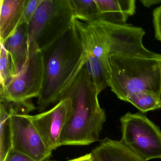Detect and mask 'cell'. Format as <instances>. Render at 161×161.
<instances>
[{
	"label": "cell",
	"mask_w": 161,
	"mask_h": 161,
	"mask_svg": "<svg viewBox=\"0 0 161 161\" xmlns=\"http://www.w3.org/2000/svg\"><path fill=\"white\" fill-rule=\"evenodd\" d=\"M51 161V160H47V161Z\"/></svg>",
	"instance_id": "cell-23"
},
{
	"label": "cell",
	"mask_w": 161,
	"mask_h": 161,
	"mask_svg": "<svg viewBox=\"0 0 161 161\" xmlns=\"http://www.w3.org/2000/svg\"><path fill=\"white\" fill-rule=\"evenodd\" d=\"M102 21L116 25H124L135 14V0H95Z\"/></svg>",
	"instance_id": "cell-9"
},
{
	"label": "cell",
	"mask_w": 161,
	"mask_h": 161,
	"mask_svg": "<svg viewBox=\"0 0 161 161\" xmlns=\"http://www.w3.org/2000/svg\"><path fill=\"white\" fill-rule=\"evenodd\" d=\"M0 53V84L3 87L14 76L11 56L3 45L1 44Z\"/></svg>",
	"instance_id": "cell-16"
},
{
	"label": "cell",
	"mask_w": 161,
	"mask_h": 161,
	"mask_svg": "<svg viewBox=\"0 0 161 161\" xmlns=\"http://www.w3.org/2000/svg\"><path fill=\"white\" fill-rule=\"evenodd\" d=\"M130 103L143 113L161 109L158 94L149 90H144L134 93L127 98Z\"/></svg>",
	"instance_id": "cell-15"
},
{
	"label": "cell",
	"mask_w": 161,
	"mask_h": 161,
	"mask_svg": "<svg viewBox=\"0 0 161 161\" xmlns=\"http://www.w3.org/2000/svg\"><path fill=\"white\" fill-rule=\"evenodd\" d=\"M13 146L11 116L7 106L0 104V161H3Z\"/></svg>",
	"instance_id": "cell-13"
},
{
	"label": "cell",
	"mask_w": 161,
	"mask_h": 161,
	"mask_svg": "<svg viewBox=\"0 0 161 161\" xmlns=\"http://www.w3.org/2000/svg\"><path fill=\"white\" fill-rule=\"evenodd\" d=\"M29 0L0 1V42L3 44L19 26Z\"/></svg>",
	"instance_id": "cell-10"
},
{
	"label": "cell",
	"mask_w": 161,
	"mask_h": 161,
	"mask_svg": "<svg viewBox=\"0 0 161 161\" xmlns=\"http://www.w3.org/2000/svg\"><path fill=\"white\" fill-rule=\"evenodd\" d=\"M3 161H35L24 153L12 148Z\"/></svg>",
	"instance_id": "cell-19"
},
{
	"label": "cell",
	"mask_w": 161,
	"mask_h": 161,
	"mask_svg": "<svg viewBox=\"0 0 161 161\" xmlns=\"http://www.w3.org/2000/svg\"><path fill=\"white\" fill-rule=\"evenodd\" d=\"M71 110V101L65 97L48 111L35 115L28 114L46 147L52 152L60 147L61 135Z\"/></svg>",
	"instance_id": "cell-8"
},
{
	"label": "cell",
	"mask_w": 161,
	"mask_h": 161,
	"mask_svg": "<svg viewBox=\"0 0 161 161\" xmlns=\"http://www.w3.org/2000/svg\"><path fill=\"white\" fill-rule=\"evenodd\" d=\"M73 19L69 0H44L28 24L31 51H47L72 27Z\"/></svg>",
	"instance_id": "cell-4"
},
{
	"label": "cell",
	"mask_w": 161,
	"mask_h": 161,
	"mask_svg": "<svg viewBox=\"0 0 161 161\" xmlns=\"http://www.w3.org/2000/svg\"><path fill=\"white\" fill-rule=\"evenodd\" d=\"M140 2L147 8H150L156 4H160L161 5V0H140Z\"/></svg>",
	"instance_id": "cell-20"
},
{
	"label": "cell",
	"mask_w": 161,
	"mask_h": 161,
	"mask_svg": "<svg viewBox=\"0 0 161 161\" xmlns=\"http://www.w3.org/2000/svg\"><path fill=\"white\" fill-rule=\"evenodd\" d=\"M98 95L85 65L60 99H70L71 110L59 147L86 146L99 140L106 114L100 105Z\"/></svg>",
	"instance_id": "cell-2"
},
{
	"label": "cell",
	"mask_w": 161,
	"mask_h": 161,
	"mask_svg": "<svg viewBox=\"0 0 161 161\" xmlns=\"http://www.w3.org/2000/svg\"><path fill=\"white\" fill-rule=\"evenodd\" d=\"M44 79V54L41 51L33 52L19 72L1 87V102L24 103L38 98Z\"/></svg>",
	"instance_id": "cell-7"
},
{
	"label": "cell",
	"mask_w": 161,
	"mask_h": 161,
	"mask_svg": "<svg viewBox=\"0 0 161 161\" xmlns=\"http://www.w3.org/2000/svg\"><path fill=\"white\" fill-rule=\"evenodd\" d=\"M2 45H3L11 56L15 76L19 72L33 52H31L28 44V24L19 25Z\"/></svg>",
	"instance_id": "cell-11"
},
{
	"label": "cell",
	"mask_w": 161,
	"mask_h": 161,
	"mask_svg": "<svg viewBox=\"0 0 161 161\" xmlns=\"http://www.w3.org/2000/svg\"><path fill=\"white\" fill-rule=\"evenodd\" d=\"M73 18L84 22L100 19V14L95 0H69Z\"/></svg>",
	"instance_id": "cell-14"
},
{
	"label": "cell",
	"mask_w": 161,
	"mask_h": 161,
	"mask_svg": "<svg viewBox=\"0 0 161 161\" xmlns=\"http://www.w3.org/2000/svg\"><path fill=\"white\" fill-rule=\"evenodd\" d=\"M68 161H93V160L92 154L90 153H87V154L83 155L80 157L71 159V160H69Z\"/></svg>",
	"instance_id": "cell-21"
},
{
	"label": "cell",
	"mask_w": 161,
	"mask_h": 161,
	"mask_svg": "<svg viewBox=\"0 0 161 161\" xmlns=\"http://www.w3.org/2000/svg\"><path fill=\"white\" fill-rule=\"evenodd\" d=\"M43 53L44 82L37 102L40 112L60 100L86 65L88 58L73 24Z\"/></svg>",
	"instance_id": "cell-1"
},
{
	"label": "cell",
	"mask_w": 161,
	"mask_h": 161,
	"mask_svg": "<svg viewBox=\"0 0 161 161\" xmlns=\"http://www.w3.org/2000/svg\"><path fill=\"white\" fill-rule=\"evenodd\" d=\"M153 22L155 39L161 42V5L153 10Z\"/></svg>",
	"instance_id": "cell-18"
},
{
	"label": "cell",
	"mask_w": 161,
	"mask_h": 161,
	"mask_svg": "<svg viewBox=\"0 0 161 161\" xmlns=\"http://www.w3.org/2000/svg\"><path fill=\"white\" fill-rule=\"evenodd\" d=\"M108 70V86L121 100L126 102L131 95L144 90L158 94L160 68L157 59L111 54Z\"/></svg>",
	"instance_id": "cell-3"
},
{
	"label": "cell",
	"mask_w": 161,
	"mask_h": 161,
	"mask_svg": "<svg viewBox=\"0 0 161 161\" xmlns=\"http://www.w3.org/2000/svg\"><path fill=\"white\" fill-rule=\"evenodd\" d=\"M10 113L13 132L12 148L32 158L35 161L49 160L51 151L47 148L38 131L29 117L35 109L31 102L24 103H6Z\"/></svg>",
	"instance_id": "cell-6"
},
{
	"label": "cell",
	"mask_w": 161,
	"mask_h": 161,
	"mask_svg": "<svg viewBox=\"0 0 161 161\" xmlns=\"http://www.w3.org/2000/svg\"><path fill=\"white\" fill-rule=\"evenodd\" d=\"M157 61H158L159 68H160V85H159V89L158 91V97L161 105V54H160V56L157 59Z\"/></svg>",
	"instance_id": "cell-22"
},
{
	"label": "cell",
	"mask_w": 161,
	"mask_h": 161,
	"mask_svg": "<svg viewBox=\"0 0 161 161\" xmlns=\"http://www.w3.org/2000/svg\"><path fill=\"white\" fill-rule=\"evenodd\" d=\"M93 161H145L120 141L106 138L91 152Z\"/></svg>",
	"instance_id": "cell-12"
},
{
	"label": "cell",
	"mask_w": 161,
	"mask_h": 161,
	"mask_svg": "<svg viewBox=\"0 0 161 161\" xmlns=\"http://www.w3.org/2000/svg\"><path fill=\"white\" fill-rule=\"evenodd\" d=\"M120 142L145 161L161 159L160 128L140 113H127L120 119Z\"/></svg>",
	"instance_id": "cell-5"
},
{
	"label": "cell",
	"mask_w": 161,
	"mask_h": 161,
	"mask_svg": "<svg viewBox=\"0 0 161 161\" xmlns=\"http://www.w3.org/2000/svg\"><path fill=\"white\" fill-rule=\"evenodd\" d=\"M44 0H29L20 20L19 25L29 24Z\"/></svg>",
	"instance_id": "cell-17"
}]
</instances>
